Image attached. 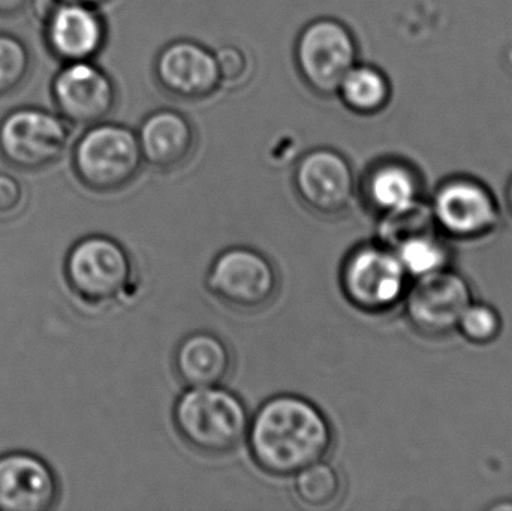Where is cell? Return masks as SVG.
<instances>
[{"mask_svg": "<svg viewBox=\"0 0 512 511\" xmlns=\"http://www.w3.org/2000/svg\"><path fill=\"white\" fill-rule=\"evenodd\" d=\"M207 290L222 305L240 312L270 306L279 293L280 279L270 258L248 246L225 249L213 261Z\"/></svg>", "mask_w": 512, "mask_h": 511, "instance_id": "ba28073f", "label": "cell"}, {"mask_svg": "<svg viewBox=\"0 0 512 511\" xmlns=\"http://www.w3.org/2000/svg\"><path fill=\"white\" fill-rule=\"evenodd\" d=\"M26 189L17 177L0 173V219H11L23 212Z\"/></svg>", "mask_w": 512, "mask_h": 511, "instance_id": "d4e9b609", "label": "cell"}, {"mask_svg": "<svg viewBox=\"0 0 512 511\" xmlns=\"http://www.w3.org/2000/svg\"><path fill=\"white\" fill-rule=\"evenodd\" d=\"M30 3H32L36 18H38L41 23H44V21L50 17L51 12L59 5L60 0H30Z\"/></svg>", "mask_w": 512, "mask_h": 511, "instance_id": "4316f807", "label": "cell"}, {"mask_svg": "<svg viewBox=\"0 0 512 511\" xmlns=\"http://www.w3.org/2000/svg\"><path fill=\"white\" fill-rule=\"evenodd\" d=\"M32 69V54L23 39L0 32V98L17 92Z\"/></svg>", "mask_w": 512, "mask_h": 511, "instance_id": "7402d4cb", "label": "cell"}, {"mask_svg": "<svg viewBox=\"0 0 512 511\" xmlns=\"http://www.w3.org/2000/svg\"><path fill=\"white\" fill-rule=\"evenodd\" d=\"M292 182L298 200L322 218H337L348 212L357 194L351 162L330 147L304 153L295 165Z\"/></svg>", "mask_w": 512, "mask_h": 511, "instance_id": "9c48e42d", "label": "cell"}, {"mask_svg": "<svg viewBox=\"0 0 512 511\" xmlns=\"http://www.w3.org/2000/svg\"><path fill=\"white\" fill-rule=\"evenodd\" d=\"M336 95L352 113L375 116L390 104L393 87L378 66L357 62L340 81Z\"/></svg>", "mask_w": 512, "mask_h": 511, "instance_id": "d6986e66", "label": "cell"}, {"mask_svg": "<svg viewBox=\"0 0 512 511\" xmlns=\"http://www.w3.org/2000/svg\"><path fill=\"white\" fill-rule=\"evenodd\" d=\"M71 143V125L54 111L18 107L0 120V156L18 171H41L59 162Z\"/></svg>", "mask_w": 512, "mask_h": 511, "instance_id": "5b68a950", "label": "cell"}, {"mask_svg": "<svg viewBox=\"0 0 512 511\" xmlns=\"http://www.w3.org/2000/svg\"><path fill=\"white\" fill-rule=\"evenodd\" d=\"M358 42L343 21L315 18L298 33L294 59L301 80L321 96L336 95L342 78L358 62Z\"/></svg>", "mask_w": 512, "mask_h": 511, "instance_id": "8992f818", "label": "cell"}, {"mask_svg": "<svg viewBox=\"0 0 512 511\" xmlns=\"http://www.w3.org/2000/svg\"><path fill=\"white\" fill-rule=\"evenodd\" d=\"M342 492V476L328 462H315L294 476L295 498L307 509H330L336 506Z\"/></svg>", "mask_w": 512, "mask_h": 511, "instance_id": "ffe728a7", "label": "cell"}, {"mask_svg": "<svg viewBox=\"0 0 512 511\" xmlns=\"http://www.w3.org/2000/svg\"><path fill=\"white\" fill-rule=\"evenodd\" d=\"M457 330L472 344H492L501 335L502 318L492 306L472 302L460 317Z\"/></svg>", "mask_w": 512, "mask_h": 511, "instance_id": "603a6c76", "label": "cell"}, {"mask_svg": "<svg viewBox=\"0 0 512 511\" xmlns=\"http://www.w3.org/2000/svg\"><path fill=\"white\" fill-rule=\"evenodd\" d=\"M361 191L369 209L382 216L421 200V176L408 161L388 158L369 168Z\"/></svg>", "mask_w": 512, "mask_h": 511, "instance_id": "ac0fdd59", "label": "cell"}, {"mask_svg": "<svg viewBox=\"0 0 512 511\" xmlns=\"http://www.w3.org/2000/svg\"><path fill=\"white\" fill-rule=\"evenodd\" d=\"M221 87H239L248 80L252 66L248 54L234 44L222 45L215 51Z\"/></svg>", "mask_w": 512, "mask_h": 511, "instance_id": "cb8c5ba5", "label": "cell"}, {"mask_svg": "<svg viewBox=\"0 0 512 511\" xmlns=\"http://www.w3.org/2000/svg\"><path fill=\"white\" fill-rule=\"evenodd\" d=\"M50 92L57 113L71 126L104 122L117 104L116 83L93 60L62 63Z\"/></svg>", "mask_w": 512, "mask_h": 511, "instance_id": "30bf717a", "label": "cell"}, {"mask_svg": "<svg viewBox=\"0 0 512 511\" xmlns=\"http://www.w3.org/2000/svg\"><path fill=\"white\" fill-rule=\"evenodd\" d=\"M408 272L387 246L366 243L349 252L342 264L340 287L348 302L366 314H384L408 291Z\"/></svg>", "mask_w": 512, "mask_h": 511, "instance_id": "52a82bcc", "label": "cell"}, {"mask_svg": "<svg viewBox=\"0 0 512 511\" xmlns=\"http://www.w3.org/2000/svg\"><path fill=\"white\" fill-rule=\"evenodd\" d=\"M56 471L35 453L0 455V511H48L59 503Z\"/></svg>", "mask_w": 512, "mask_h": 511, "instance_id": "5bb4252c", "label": "cell"}, {"mask_svg": "<svg viewBox=\"0 0 512 511\" xmlns=\"http://www.w3.org/2000/svg\"><path fill=\"white\" fill-rule=\"evenodd\" d=\"M159 86L174 98L200 101L221 89L215 51L192 39L165 45L155 59Z\"/></svg>", "mask_w": 512, "mask_h": 511, "instance_id": "4fadbf2b", "label": "cell"}, {"mask_svg": "<svg viewBox=\"0 0 512 511\" xmlns=\"http://www.w3.org/2000/svg\"><path fill=\"white\" fill-rule=\"evenodd\" d=\"M177 434L195 452L225 456L248 437V407L222 386L188 387L173 408Z\"/></svg>", "mask_w": 512, "mask_h": 511, "instance_id": "7a4b0ae2", "label": "cell"}, {"mask_svg": "<svg viewBox=\"0 0 512 511\" xmlns=\"http://www.w3.org/2000/svg\"><path fill=\"white\" fill-rule=\"evenodd\" d=\"M430 209L439 230L465 240L493 233L501 216L492 191L469 176L445 179L436 188Z\"/></svg>", "mask_w": 512, "mask_h": 511, "instance_id": "8fae6325", "label": "cell"}, {"mask_svg": "<svg viewBox=\"0 0 512 511\" xmlns=\"http://www.w3.org/2000/svg\"><path fill=\"white\" fill-rule=\"evenodd\" d=\"M42 24L47 50L62 63L95 60L107 44V23L95 6L60 2Z\"/></svg>", "mask_w": 512, "mask_h": 511, "instance_id": "9a60e30c", "label": "cell"}, {"mask_svg": "<svg viewBox=\"0 0 512 511\" xmlns=\"http://www.w3.org/2000/svg\"><path fill=\"white\" fill-rule=\"evenodd\" d=\"M174 366L188 387L222 386L233 371V353L221 336L198 330L182 339Z\"/></svg>", "mask_w": 512, "mask_h": 511, "instance_id": "e0dca14e", "label": "cell"}, {"mask_svg": "<svg viewBox=\"0 0 512 511\" xmlns=\"http://www.w3.org/2000/svg\"><path fill=\"white\" fill-rule=\"evenodd\" d=\"M246 438L252 459L264 473L289 477L324 461L333 446V429L309 399L277 395L258 408Z\"/></svg>", "mask_w": 512, "mask_h": 511, "instance_id": "6da1fadb", "label": "cell"}, {"mask_svg": "<svg viewBox=\"0 0 512 511\" xmlns=\"http://www.w3.org/2000/svg\"><path fill=\"white\" fill-rule=\"evenodd\" d=\"M408 275L423 276L447 267L448 252L438 234L429 233L406 240L393 249Z\"/></svg>", "mask_w": 512, "mask_h": 511, "instance_id": "44dd1931", "label": "cell"}, {"mask_svg": "<svg viewBox=\"0 0 512 511\" xmlns=\"http://www.w3.org/2000/svg\"><path fill=\"white\" fill-rule=\"evenodd\" d=\"M405 296L409 323L426 336H444L456 330L472 303L468 281L447 267L418 276Z\"/></svg>", "mask_w": 512, "mask_h": 511, "instance_id": "7c38bea8", "label": "cell"}, {"mask_svg": "<svg viewBox=\"0 0 512 511\" xmlns=\"http://www.w3.org/2000/svg\"><path fill=\"white\" fill-rule=\"evenodd\" d=\"M134 266L122 243L104 234L81 237L63 261V278L83 305L107 306L126 293Z\"/></svg>", "mask_w": 512, "mask_h": 511, "instance_id": "277c9868", "label": "cell"}, {"mask_svg": "<svg viewBox=\"0 0 512 511\" xmlns=\"http://www.w3.org/2000/svg\"><path fill=\"white\" fill-rule=\"evenodd\" d=\"M60 2L80 3V5L95 6V8H99V6L105 5V3L111 2V0H60Z\"/></svg>", "mask_w": 512, "mask_h": 511, "instance_id": "83f0119b", "label": "cell"}, {"mask_svg": "<svg viewBox=\"0 0 512 511\" xmlns=\"http://www.w3.org/2000/svg\"><path fill=\"white\" fill-rule=\"evenodd\" d=\"M137 138L144 162L162 171L185 165L197 146V132L191 120L173 108H159L147 114L137 129Z\"/></svg>", "mask_w": 512, "mask_h": 511, "instance_id": "2e32d148", "label": "cell"}, {"mask_svg": "<svg viewBox=\"0 0 512 511\" xmlns=\"http://www.w3.org/2000/svg\"><path fill=\"white\" fill-rule=\"evenodd\" d=\"M505 197H507L508 209H510L512 215V176L508 180L507 191H505Z\"/></svg>", "mask_w": 512, "mask_h": 511, "instance_id": "f1b7e54d", "label": "cell"}, {"mask_svg": "<svg viewBox=\"0 0 512 511\" xmlns=\"http://www.w3.org/2000/svg\"><path fill=\"white\" fill-rule=\"evenodd\" d=\"M137 131L117 122L87 126L72 146L71 165L84 188L111 194L128 188L143 168Z\"/></svg>", "mask_w": 512, "mask_h": 511, "instance_id": "3957f363", "label": "cell"}, {"mask_svg": "<svg viewBox=\"0 0 512 511\" xmlns=\"http://www.w3.org/2000/svg\"><path fill=\"white\" fill-rule=\"evenodd\" d=\"M29 5L30 0H0V17H15Z\"/></svg>", "mask_w": 512, "mask_h": 511, "instance_id": "484cf974", "label": "cell"}]
</instances>
